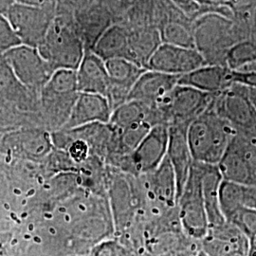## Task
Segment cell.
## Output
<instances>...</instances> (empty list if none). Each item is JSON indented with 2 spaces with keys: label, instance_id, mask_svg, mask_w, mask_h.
<instances>
[{
  "label": "cell",
  "instance_id": "6da1fadb",
  "mask_svg": "<svg viewBox=\"0 0 256 256\" xmlns=\"http://www.w3.org/2000/svg\"><path fill=\"white\" fill-rule=\"evenodd\" d=\"M192 30L196 48L202 54L206 64L210 66H227L230 48L250 39V27L246 19L240 16L230 18L214 12L198 16L192 22Z\"/></svg>",
  "mask_w": 256,
  "mask_h": 256
},
{
  "label": "cell",
  "instance_id": "7a4b0ae2",
  "mask_svg": "<svg viewBox=\"0 0 256 256\" xmlns=\"http://www.w3.org/2000/svg\"><path fill=\"white\" fill-rule=\"evenodd\" d=\"M236 131L212 108L194 120L187 129V138L194 162L218 165Z\"/></svg>",
  "mask_w": 256,
  "mask_h": 256
},
{
  "label": "cell",
  "instance_id": "3957f363",
  "mask_svg": "<svg viewBox=\"0 0 256 256\" xmlns=\"http://www.w3.org/2000/svg\"><path fill=\"white\" fill-rule=\"evenodd\" d=\"M37 50L54 72L77 70L86 50L75 26L74 14L57 12Z\"/></svg>",
  "mask_w": 256,
  "mask_h": 256
},
{
  "label": "cell",
  "instance_id": "277c9868",
  "mask_svg": "<svg viewBox=\"0 0 256 256\" xmlns=\"http://www.w3.org/2000/svg\"><path fill=\"white\" fill-rule=\"evenodd\" d=\"M76 70H58L40 92L44 126L57 132L64 128L79 96Z\"/></svg>",
  "mask_w": 256,
  "mask_h": 256
},
{
  "label": "cell",
  "instance_id": "5b68a950",
  "mask_svg": "<svg viewBox=\"0 0 256 256\" xmlns=\"http://www.w3.org/2000/svg\"><path fill=\"white\" fill-rule=\"evenodd\" d=\"M178 212L183 234L192 241L200 243L210 228L207 212L202 192L200 164L194 162L178 200Z\"/></svg>",
  "mask_w": 256,
  "mask_h": 256
},
{
  "label": "cell",
  "instance_id": "8992f818",
  "mask_svg": "<svg viewBox=\"0 0 256 256\" xmlns=\"http://www.w3.org/2000/svg\"><path fill=\"white\" fill-rule=\"evenodd\" d=\"M212 108L238 134L256 138V110L248 97L247 86L232 84L214 96Z\"/></svg>",
  "mask_w": 256,
  "mask_h": 256
},
{
  "label": "cell",
  "instance_id": "52a82bcc",
  "mask_svg": "<svg viewBox=\"0 0 256 256\" xmlns=\"http://www.w3.org/2000/svg\"><path fill=\"white\" fill-rule=\"evenodd\" d=\"M56 14L57 9L54 0L42 6L16 2L10 7L6 16L19 37L21 44L37 48L46 36Z\"/></svg>",
  "mask_w": 256,
  "mask_h": 256
},
{
  "label": "cell",
  "instance_id": "ba28073f",
  "mask_svg": "<svg viewBox=\"0 0 256 256\" xmlns=\"http://www.w3.org/2000/svg\"><path fill=\"white\" fill-rule=\"evenodd\" d=\"M216 94H209L187 86L178 84L156 106L160 111L166 126L190 124L210 106Z\"/></svg>",
  "mask_w": 256,
  "mask_h": 256
},
{
  "label": "cell",
  "instance_id": "9c48e42d",
  "mask_svg": "<svg viewBox=\"0 0 256 256\" xmlns=\"http://www.w3.org/2000/svg\"><path fill=\"white\" fill-rule=\"evenodd\" d=\"M2 55L19 81L39 93L54 72L34 46L20 45Z\"/></svg>",
  "mask_w": 256,
  "mask_h": 256
},
{
  "label": "cell",
  "instance_id": "30bf717a",
  "mask_svg": "<svg viewBox=\"0 0 256 256\" xmlns=\"http://www.w3.org/2000/svg\"><path fill=\"white\" fill-rule=\"evenodd\" d=\"M205 64L203 56L196 48L162 43L151 56L147 70L182 77Z\"/></svg>",
  "mask_w": 256,
  "mask_h": 256
},
{
  "label": "cell",
  "instance_id": "8fae6325",
  "mask_svg": "<svg viewBox=\"0 0 256 256\" xmlns=\"http://www.w3.org/2000/svg\"><path fill=\"white\" fill-rule=\"evenodd\" d=\"M169 126L158 124L150 129L130 156L131 174L138 176L156 170L167 158Z\"/></svg>",
  "mask_w": 256,
  "mask_h": 256
},
{
  "label": "cell",
  "instance_id": "7c38bea8",
  "mask_svg": "<svg viewBox=\"0 0 256 256\" xmlns=\"http://www.w3.org/2000/svg\"><path fill=\"white\" fill-rule=\"evenodd\" d=\"M250 240L229 222L210 227L200 242V248L209 256H248Z\"/></svg>",
  "mask_w": 256,
  "mask_h": 256
},
{
  "label": "cell",
  "instance_id": "4fadbf2b",
  "mask_svg": "<svg viewBox=\"0 0 256 256\" xmlns=\"http://www.w3.org/2000/svg\"><path fill=\"white\" fill-rule=\"evenodd\" d=\"M106 66L110 82L106 98L114 110L128 101L134 84L146 68L124 58L111 59L106 62Z\"/></svg>",
  "mask_w": 256,
  "mask_h": 256
},
{
  "label": "cell",
  "instance_id": "5bb4252c",
  "mask_svg": "<svg viewBox=\"0 0 256 256\" xmlns=\"http://www.w3.org/2000/svg\"><path fill=\"white\" fill-rule=\"evenodd\" d=\"M0 98L26 113L41 117L40 93L28 88L19 81L2 54H0Z\"/></svg>",
  "mask_w": 256,
  "mask_h": 256
},
{
  "label": "cell",
  "instance_id": "9a60e30c",
  "mask_svg": "<svg viewBox=\"0 0 256 256\" xmlns=\"http://www.w3.org/2000/svg\"><path fill=\"white\" fill-rule=\"evenodd\" d=\"M189 124L169 126V142L167 158L173 167L178 182V200L182 192L185 183L191 172L194 158L189 146L187 129Z\"/></svg>",
  "mask_w": 256,
  "mask_h": 256
},
{
  "label": "cell",
  "instance_id": "2e32d148",
  "mask_svg": "<svg viewBox=\"0 0 256 256\" xmlns=\"http://www.w3.org/2000/svg\"><path fill=\"white\" fill-rule=\"evenodd\" d=\"M113 110L106 97L79 93L74 110L66 124L62 130H70L92 124H110Z\"/></svg>",
  "mask_w": 256,
  "mask_h": 256
},
{
  "label": "cell",
  "instance_id": "e0dca14e",
  "mask_svg": "<svg viewBox=\"0 0 256 256\" xmlns=\"http://www.w3.org/2000/svg\"><path fill=\"white\" fill-rule=\"evenodd\" d=\"M180 77L146 70L140 76L129 95V100L147 106H158L178 84Z\"/></svg>",
  "mask_w": 256,
  "mask_h": 256
},
{
  "label": "cell",
  "instance_id": "ac0fdd59",
  "mask_svg": "<svg viewBox=\"0 0 256 256\" xmlns=\"http://www.w3.org/2000/svg\"><path fill=\"white\" fill-rule=\"evenodd\" d=\"M74 22L86 52L92 50L104 32L115 23L110 10L97 0L92 6L76 12Z\"/></svg>",
  "mask_w": 256,
  "mask_h": 256
},
{
  "label": "cell",
  "instance_id": "d6986e66",
  "mask_svg": "<svg viewBox=\"0 0 256 256\" xmlns=\"http://www.w3.org/2000/svg\"><path fill=\"white\" fill-rule=\"evenodd\" d=\"M76 75L80 93L99 94L108 97L110 82L106 61L92 50L86 52L82 62L76 70Z\"/></svg>",
  "mask_w": 256,
  "mask_h": 256
},
{
  "label": "cell",
  "instance_id": "ffe728a7",
  "mask_svg": "<svg viewBox=\"0 0 256 256\" xmlns=\"http://www.w3.org/2000/svg\"><path fill=\"white\" fill-rule=\"evenodd\" d=\"M178 84L187 86L209 94H218L232 84L230 70L222 66L205 64L180 77Z\"/></svg>",
  "mask_w": 256,
  "mask_h": 256
},
{
  "label": "cell",
  "instance_id": "44dd1931",
  "mask_svg": "<svg viewBox=\"0 0 256 256\" xmlns=\"http://www.w3.org/2000/svg\"><path fill=\"white\" fill-rule=\"evenodd\" d=\"M200 164L202 192L204 206L207 212L210 227H216L226 222L220 207V187L223 178L218 165Z\"/></svg>",
  "mask_w": 256,
  "mask_h": 256
},
{
  "label": "cell",
  "instance_id": "7402d4cb",
  "mask_svg": "<svg viewBox=\"0 0 256 256\" xmlns=\"http://www.w3.org/2000/svg\"><path fill=\"white\" fill-rule=\"evenodd\" d=\"M6 136L10 138V146L32 158L46 156L52 146V138H50L46 131L39 128H21Z\"/></svg>",
  "mask_w": 256,
  "mask_h": 256
},
{
  "label": "cell",
  "instance_id": "603a6c76",
  "mask_svg": "<svg viewBox=\"0 0 256 256\" xmlns=\"http://www.w3.org/2000/svg\"><path fill=\"white\" fill-rule=\"evenodd\" d=\"M92 52L104 61L124 58L129 54V30L122 23L111 25L97 41Z\"/></svg>",
  "mask_w": 256,
  "mask_h": 256
},
{
  "label": "cell",
  "instance_id": "cb8c5ba5",
  "mask_svg": "<svg viewBox=\"0 0 256 256\" xmlns=\"http://www.w3.org/2000/svg\"><path fill=\"white\" fill-rule=\"evenodd\" d=\"M129 30L128 60L146 68L156 50L162 43L160 30L154 28Z\"/></svg>",
  "mask_w": 256,
  "mask_h": 256
},
{
  "label": "cell",
  "instance_id": "d4e9b609",
  "mask_svg": "<svg viewBox=\"0 0 256 256\" xmlns=\"http://www.w3.org/2000/svg\"><path fill=\"white\" fill-rule=\"evenodd\" d=\"M147 122L154 126V108L140 102L129 100L113 110L110 124L122 130L140 122Z\"/></svg>",
  "mask_w": 256,
  "mask_h": 256
},
{
  "label": "cell",
  "instance_id": "484cf974",
  "mask_svg": "<svg viewBox=\"0 0 256 256\" xmlns=\"http://www.w3.org/2000/svg\"><path fill=\"white\" fill-rule=\"evenodd\" d=\"M218 167L223 178V180L245 185H252V176L245 158L234 142V138L232 140L226 152L221 158Z\"/></svg>",
  "mask_w": 256,
  "mask_h": 256
},
{
  "label": "cell",
  "instance_id": "4316f807",
  "mask_svg": "<svg viewBox=\"0 0 256 256\" xmlns=\"http://www.w3.org/2000/svg\"><path fill=\"white\" fill-rule=\"evenodd\" d=\"M44 126L39 115L26 113L18 106L0 98V131L12 132L21 128Z\"/></svg>",
  "mask_w": 256,
  "mask_h": 256
},
{
  "label": "cell",
  "instance_id": "83f0119b",
  "mask_svg": "<svg viewBox=\"0 0 256 256\" xmlns=\"http://www.w3.org/2000/svg\"><path fill=\"white\" fill-rule=\"evenodd\" d=\"M158 30L164 44L196 48L192 26L189 27L178 20H168Z\"/></svg>",
  "mask_w": 256,
  "mask_h": 256
},
{
  "label": "cell",
  "instance_id": "f1b7e54d",
  "mask_svg": "<svg viewBox=\"0 0 256 256\" xmlns=\"http://www.w3.org/2000/svg\"><path fill=\"white\" fill-rule=\"evenodd\" d=\"M226 61L230 70H241L256 63V41L247 39L230 46Z\"/></svg>",
  "mask_w": 256,
  "mask_h": 256
},
{
  "label": "cell",
  "instance_id": "f546056e",
  "mask_svg": "<svg viewBox=\"0 0 256 256\" xmlns=\"http://www.w3.org/2000/svg\"><path fill=\"white\" fill-rule=\"evenodd\" d=\"M226 221L236 227L243 232L250 243L256 236V210L248 208H239L232 212Z\"/></svg>",
  "mask_w": 256,
  "mask_h": 256
},
{
  "label": "cell",
  "instance_id": "4dcf8cb0",
  "mask_svg": "<svg viewBox=\"0 0 256 256\" xmlns=\"http://www.w3.org/2000/svg\"><path fill=\"white\" fill-rule=\"evenodd\" d=\"M90 256H138L130 248L122 244L117 238H112L97 244L90 252Z\"/></svg>",
  "mask_w": 256,
  "mask_h": 256
},
{
  "label": "cell",
  "instance_id": "1f68e13d",
  "mask_svg": "<svg viewBox=\"0 0 256 256\" xmlns=\"http://www.w3.org/2000/svg\"><path fill=\"white\" fill-rule=\"evenodd\" d=\"M20 45L21 41L7 16L0 14V54Z\"/></svg>",
  "mask_w": 256,
  "mask_h": 256
},
{
  "label": "cell",
  "instance_id": "d6a6232c",
  "mask_svg": "<svg viewBox=\"0 0 256 256\" xmlns=\"http://www.w3.org/2000/svg\"><path fill=\"white\" fill-rule=\"evenodd\" d=\"M57 12L75 14L76 12L92 6L96 0H55Z\"/></svg>",
  "mask_w": 256,
  "mask_h": 256
},
{
  "label": "cell",
  "instance_id": "836d02e7",
  "mask_svg": "<svg viewBox=\"0 0 256 256\" xmlns=\"http://www.w3.org/2000/svg\"><path fill=\"white\" fill-rule=\"evenodd\" d=\"M230 81L232 84L256 90V70H230Z\"/></svg>",
  "mask_w": 256,
  "mask_h": 256
},
{
  "label": "cell",
  "instance_id": "e575fe53",
  "mask_svg": "<svg viewBox=\"0 0 256 256\" xmlns=\"http://www.w3.org/2000/svg\"><path fill=\"white\" fill-rule=\"evenodd\" d=\"M178 9L180 10L185 16L196 19L202 14V6L196 0H170Z\"/></svg>",
  "mask_w": 256,
  "mask_h": 256
},
{
  "label": "cell",
  "instance_id": "d590c367",
  "mask_svg": "<svg viewBox=\"0 0 256 256\" xmlns=\"http://www.w3.org/2000/svg\"><path fill=\"white\" fill-rule=\"evenodd\" d=\"M200 250V246H196V247L185 248V250H182L174 252H172V254L165 256H198Z\"/></svg>",
  "mask_w": 256,
  "mask_h": 256
},
{
  "label": "cell",
  "instance_id": "8d00e7d4",
  "mask_svg": "<svg viewBox=\"0 0 256 256\" xmlns=\"http://www.w3.org/2000/svg\"><path fill=\"white\" fill-rule=\"evenodd\" d=\"M16 3V0H0V14H7L10 7Z\"/></svg>",
  "mask_w": 256,
  "mask_h": 256
},
{
  "label": "cell",
  "instance_id": "74e56055",
  "mask_svg": "<svg viewBox=\"0 0 256 256\" xmlns=\"http://www.w3.org/2000/svg\"><path fill=\"white\" fill-rule=\"evenodd\" d=\"M54 0H16L18 3L27 4V5H34V6H42Z\"/></svg>",
  "mask_w": 256,
  "mask_h": 256
},
{
  "label": "cell",
  "instance_id": "f35d334b",
  "mask_svg": "<svg viewBox=\"0 0 256 256\" xmlns=\"http://www.w3.org/2000/svg\"><path fill=\"white\" fill-rule=\"evenodd\" d=\"M248 97H250V101L252 102L256 110V90L248 88Z\"/></svg>",
  "mask_w": 256,
  "mask_h": 256
},
{
  "label": "cell",
  "instance_id": "ab89813d",
  "mask_svg": "<svg viewBox=\"0 0 256 256\" xmlns=\"http://www.w3.org/2000/svg\"><path fill=\"white\" fill-rule=\"evenodd\" d=\"M248 256H256V247L252 243H250V248Z\"/></svg>",
  "mask_w": 256,
  "mask_h": 256
},
{
  "label": "cell",
  "instance_id": "60d3db41",
  "mask_svg": "<svg viewBox=\"0 0 256 256\" xmlns=\"http://www.w3.org/2000/svg\"><path fill=\"white\" fill-rule=\"evenodd\" d=\"M198 256H207L206 254H204L203 252H202V250H200V252H198Z\"/></svg>",
  "mask_w": 256,
  "mask_h": 256
},
{
  "label": "cell",
  "instance_id": "b9f144b4",
  "mask_svg": "<svg viewBox=\"0 0 256 256\" xmlns=\"http://www.w3.org/2000/svg\"><path fill=\"white\" fill-rule=\"evenodd\" d=\"M86 256V254H68V256Z\"/></svg>",
  "mask_w": 256,
  "mask_h": 256
},
{
  "label": "cell",
  "instance_id": "7bdbcfd3",
  "mask_svg": "<svg viewBox=\"0 0 256 256\" xmlns=\"http://www.w3.org/2000/svg\"><path fill=\"white\" fill-rule=\"evenodd\" d=\"M252 244H254V246L256 247V238H254V239L252 241Z\"/></svg>",
  "mask_w": 256,
  "mask_h": 256
}]
</instances>
